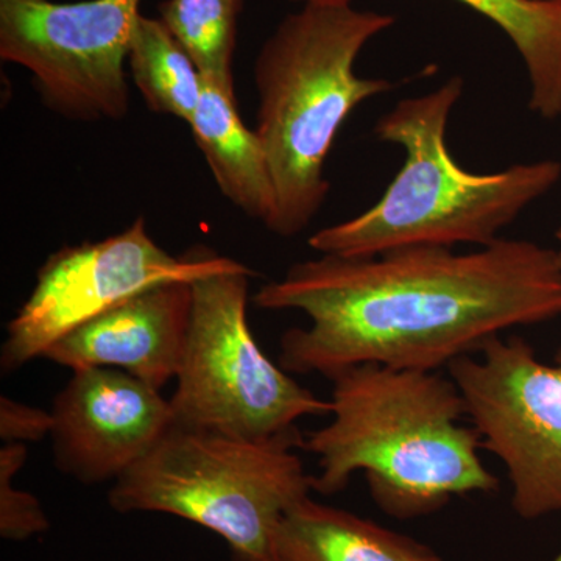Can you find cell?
Wrapping results in <instances>:
<instances>
[{
    "label": "cell",
    "mask_w": 561,
    "mask_h": 561,
    "mask_svg": "<svg viewBox=\"0 0 561 561\" xmlns=\"http://www.w3.org/2000/svg\"><path fill=\"white\" fill-rule=\"evenodd\" d=\"M397 20L378 11L305 3L262 44L253 79L256 130L271 165L275 209L265 227L278 238L301 234L330 194L324 165L339 131L362 103L393 90L357 76L360 51Z\"/></svg>",
    "instance_id": "obj_4"
},
{
    "label": "cell",
    "mask_w": 561,
    "mask_h": 561,
    "mask_svg": "<svg viewBox=\"0 0 561 561\" xmlns=\"http://www.w3.org/2000/svg\"><path fill=\"white\" fill-rule=\"evenodd\" d=\"M128 66L149 110L190 124L201 103L203 76L164 22L140 14Z\"/></svg>",
    "instance_id": "obj_15"
},
{
    "label": "cell",
    "mask_w": 561,
    "mask_h": 561,
    "mask_svg": "<svg viewBox=\"0 0 561 561\" xmlns=\"http://www.w3.org/2000/svg\"><path fill=\"white\" fill-rule=\"evenodd\" d=\"M190 125L221 194L245 216L267 224L275 209L271 165L256 130L239 116L234 92L203 77L201 103Z\"/></svg>",
    "instance_id": "obj_12"
},
{
    "label": "cell",
    "mask_w": 561,
    "mask_h": 561,
    "mask_svg": "<svg viewBox=\"0 0 561 561\" xmlns=\"http://www.w3.org/2000/svg\"><path fill=\"white\" fill-rule=\"evenodd\" d=\"M191 306V283L160 284L70 331L43 359L72 371L113 368L162 390L179 375Z\"/></svg>",
    "instance_id": "obj_11"
},
{
    "label": "cell",
    "mask_w": 561,
    "mask_h": 561,
    "mask_svg": "<svg viewBox=\"0 0 561 561\" xmlns=\"http://www.w3.org/2000/svg\"><path fill=\"white\" fill-rule=\"evenodd\" d=\"M551 561H561V551Z\"/></svg>",
    "instance_id": "obj_20"
},
{
    "label": "cell",
    "mask_w": 561,
    "mask_h": 561,
    "mask_svg": "<svg viewBox=\"0 0 561 561\" xmlns=\"http://www.w3.org/2000/svg\"><path fill=\"white\" fill-rule=\"evenodd\" d=\"M556 239H557V242H559V249H556V251H557V260H559V264H560V267H561V224L559 225V228H557Z\"/></svg>",
    "instance_id": "obj_19"
},
{
    "label": "cell",
    "mask_w": 561,
    "mask_h": 561,
    "mask_svg": "<svg viewBox=\"0 0 561 561\" xmlns=\"http://www.w3.org/2000/svg\"><path fill=\"white\" fill-rule=\"evenodd\" d=\"M463 87L454 76L426 94L402 99L376 122V138L404 153L401 169L371 208L313 232L312 250L368 257L405 247H485L560 183L559 160L465 171L448 147L449 119Z\"/></svg>",
    "instance_id": "obj_3"
},
{
    "label": "cell",
    "mask_w": 561,
    "mask_h": 561,
    "mask_svg": "<svg viewBox=\"0 0 561 561\" xmlns=\"http://www.w3.org/2000/svg\"><path fill=\"white\" fill-rule=\"evenodd\" d=\"M253 301L308 317V328L279 341L278 364L290 375L330 379L362 364L438 371L502 332L560 319L561 267L556 249L507 238L468 253L405 247L368 257L320 254L295 262Z\"/></svg>",
    "instance_id": "obj_1"
},
{
    "label": "cell",
    "mask_w": 561,
    "mask_h": 561,
    "mask_svg": "<svg viewBox=\"0 0 561 561\" xmlns=\"http://www.w3.org/2000/svg\"><path fill=\"white\" fill-rule=\"evenodd\" d=\"M346 5L353 0H290ZM512 41L529 77V110L541 119L561 116V0H456Z\"/></svg>",
    "instance_id": "obj_14"
},
{
    "label": "cell",
    "mask_w": 561,
    "mask_h": 561,
    "mask_svg": "<svg viewBox=\"0 0 561 561\" xmlns=\"http://www.w3.org/2000/svg\"><path fill=\"white\" fill-rule=\"evenodd\" d=\"M301 432L245 440L173 424L154 448L113 482L117 513H168L198 524L234 561H278L280 519L313 490L297 449Z\"/></svg>",
    "instance_id": "obj_5"
},
{
    "label": "cell",
    "mask_w": 561,
    "mask_h": 561,
    "mask_svg": "<svg viewBox=\"0 0 561 561\" xmlns=\"http://www.w3.org/2000/svg\"><path fill=\"white\" fill-rule=\"evenodd\" d=\"M238 262L206 249L173 256L153 241L144 217L119 234L55 251L41 265L32 294L7 324L0 348L2 371L43 359L70 331L140 291L176 280L192 283Z\"/></svg>",
    "instance_id": "obj_9"
},
{
    "label": "cell",
    "mask_w": 561,
    "mask_h": 561,
    "mask_svg": "<svg viewBox=\"0 0 561 561\" xmlns=\"http://www.w3.org/2000/svg\"><path fill=\"white\" fill-rule=\"evenodd\" d=\"M51 412L33 408L24 402L0 398V438L5 443L39 442L50 437Z\"/></svg>",
    "instance_id": "obj_18"
},
{
    "label": "cell",
    "mask_w": 561,
    "mask_h": 561,
    "mask_svg": "<svg viewBox=\"0 0 561 561\" xmlns=\"http://www.w3.org/2000/svg\"><path fill=\"white\" fill-rule=\"evenodd\" d=\"M446 371L482 449L504 465L516 515L561 513V345L542 362L529 342L500 335Z\"/></svg>",
    "instance_id": "obj_7"
},
{
    "label": "cell",
    "mask_w": 561,
    "mask_h": 561,
    "mask_svg": "<svg viewBox=\"0 0 561 561\" xmlns=\"http://www.w3.org/2000/svg\"><path fill=\"white\" fill-rule=\"evenodd\" d=\"M278 561H443L431 546L306 497L276 531Z\"/></svg>",
    "instance_id": "obj_13"
},
{
    "label": "cell",
    "mask_w": 561,
    "mask_h": 561,
    "mask_svg": "<svg viewBox=\"0 0 561 561\" xmlns=\"http://www.w3.org/2000/svg\"><path fill=\"white\" fill-rule=\"evenodd\" d=\"M27 456L25 443H5L0 449V535L3 540L25 541L44 534L50 526L38 497L16 489L13 483Z\"/></svg>",
    "instance_id": "obj_17"
},
{
    "label": "cell",
    "mask_w": 561,
    "mask_h": 561,
    "mask_svg": "<svg viewBox=\"0 0 561 561\" xmlns=\"http://www.w3.org/2000/svg\"><path fill=\"white\" fill-rule=\"evenodd\" d=\"M330 381L331 421L302 448L319 465L313 490L339 493L364 472L378 507L411 519L500 486L479 454L478 431L461 421L463 398L449 375L362 364Z\"/></svg>",
    "instance_id": "obj_2"
},
{
    "label": "cell",
    "mask_w": 561,
    "mask_h": 561,
    "mask_svg": "<svg viewBox=\"0 0 561 561\" xmlns=\"http://www.w3.org/2000/svg\"><path fill=\"white\" fill-rule=\"evenodd\" d=\"M243 0H164L160 20L202 76L234 92V51Z\"/></svg>",
    "instance_id": "obj_16"
},
{
    "label": "cell",
    "mask_w": 561,
    "mask_h": 561,
    "mask_svg": "<svg viewBox=\"0 0 561 561\" xmlns=\"http://www.w3.org/2000/svg\"><path fill=\"white\" fill-rule=\"evenodd\" d=\"M140 2L0 0V58L27 69L44 105L66 119L119 121Z\"/></svg>",
    "instance_id": "obj_8"
},
{
    "label": "cell",
    "mask_w": 561,
    "mask_h": 561,
    "mask_svg": "<svg viewBox=\"0 0 561 561\" xmlns=\"http://www.w3.org/2000/svg\"><path fill=\"white\" fill-rule=\"evenodd\" d=\"M55 467L84 485L116 482L175 424L161 390L113 368H83L51 404Z\"/></svg>",
    "instance_id": "obj_10"
},
{
    "label": "cell",
    "mask_w": 561,
    "mask_h": 561,
    "mask_svg": "<svg viewBox=\"0 0 561 561\" xmlns=\"http://www.w3.org/2000/svg\"><path fill=\"white\" fill-rule=\"evenodd\" d=\"M242 262L191 283L186 346L171 408L179 426L245 440H271L298 430L306 416L330 415L321 400L265 356L250 330V279Z\"/></svg>",
    "instance_id": "obj_6"
}]
</instances>
